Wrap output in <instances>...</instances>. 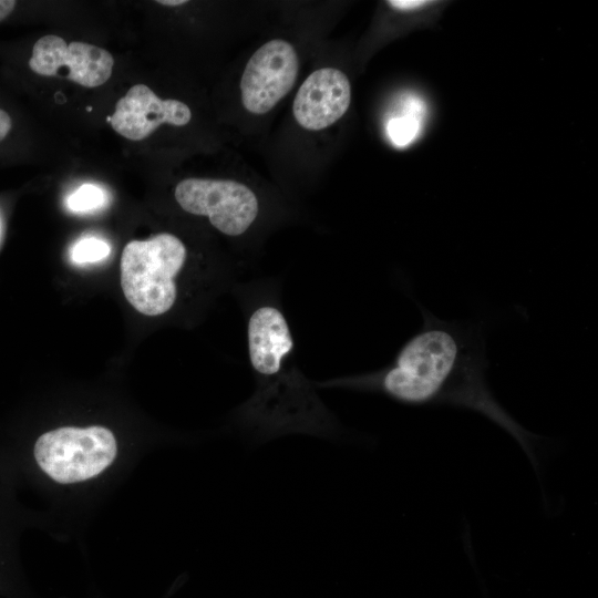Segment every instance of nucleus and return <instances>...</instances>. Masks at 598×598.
Here are the masks:
<instances>
[{
	"instance_id": "nucleus-1",
	"label": "nucleus",
	"mask_w": 598,
	"mask_h": 598,
	"mask_svg": "<svg viewBox=\"0 0 598 598\" xmlns=\"http://www.w3.org/2000/svg\"><path fill=\"white\" fill-rule=\"evenodd\" d=\"M421 311V329L400 348L388 367L330 384L381 393L408 405H450L475 411L514 437L537 468V436L503 408L487 384L482 326L442 320L422 306Z\"/></svg>"
},
{
	"instance_id": "nucleus-2",
	"label": "nucleus",
	"mask_w": 598,
	"mask_h": 598,
	"mask_svg": "<svg viewBox=\"0 0 598 598\" xmlns=\"http://www.w3.org/2000/svg\"><path fill=\"white\" fill-rule=\"evenodd\" d=\"M247 346L256 390L237 417L256 442L289 433L323 437L340 433L336 417L293 365L291 330L278 307L261 305L251 311Z\"/></svg>"
},
{
	"instance_id": "nucleus-3",
	"label": "nucleus",
	"mask_w": 598,
	"mask_h": 598,
	"mask_svg": "<svg viewBox=\"0 0 598 598\" xmlns=\"http://www.w3.org/2000/svg\"><path fill=\"white\" fill-rule=\"evenodd\" d=\"M186 258L184 243L173 234L127 243L121 257V287L126 300L145 316L169 311L177 299L176 278Z\"/></svg>"
},
{
	"instance_id": "nucleus-4",
	"label": "nucleus",
	"mask_w": 598,
	"mask_h": 598,
	"mask_svg": "<svg viewBox=\"0 0 598 598\" xmlns=\"http://www.w3.org/2000/svg\"><path fill=\"white\" fill-rule=\"evenodd\" d=\"M116 453L114 434L101 425L59 427L42 434L34 445L40 468L61 484L99 475L113 463Z\"/></svg>"
},
{
	"instance_id": "nucleus-5",
	"label": "nucleus",
	"mask_w": 598,
	"mask_h": 598,
	"mask_svg": "<svg viewBox=\"0 0 598 598\" xmlns=\"http://www.w3.org/2000/svg\"><path fill=\"white\" fill-rule=\"evenodd\" d=\"M174 196L183 210L208 217L227 236L246 233L259 212L255 193L230 179L186 178L176 185Z\"/></svg>"
},
{
	"instance_id": "nucleus-6",
	"label": "nucleus",
	"mask_w": 598,
	"mask_h": 598,
	"mask_svg": "<svg viewBox=\"0 0 598 598\" xmlns=\"http://www.w3.org/2000/svg\"><path fill=\"white\" fill-rule=\"evenodd\" d=\"M298 71V55L290 43L275 39L261 45L241 76L244 107L252 114L269 112L292 89Z\"/></svg>"
},
{
	"instance_id": "nucleus-7",
	"label": "nucleus",
	"mask_w": 598,
	"mask_h": 598,
	"mask_svg": "<svg viewBox=\"0 0 598 598\" xmlns=\"http://www.w3.org/2000/svg\"><path fill=\"white\" fill-rule=\"evenodd\" d=\"M112 54L80 41L66 43L58 35L40 38L33 45L30 69L43 76H63L84 87H96L111 76Z\"/></svg>"
},
{
	"instance_id": "nucleus-8",
	"label": "nucleus",
	"mask_w": 598,
	"mask_h": 598,
	"mask_svg": "<svg viewBox=\"0 0 598 598\" xmlns=\"http://www.w3.org/2000/svg\"><path fill=\"white\" fill-rule=\"evenodd\" d=\"M192 118L189 107L178 100H162L145 84L133 85L107 116V122L120 135L142 141L161 124L184 126Z\"/></svg>"
},
{
	"instance_id": "nucleus-9",
	"label": "nucleus",
	"mask_w": 598,
	"mask_h": 598,
	"mask_svg": "<svg viewBox=\"0 0 598 598\" xmlns=\"http://www.w3.org/2000/svg\"><path fill=\"white\" fill-rule=\"evenodd\" d=\"M351 102V84L347 75L334 68L312 72L296 94L292 112L306 130L320 131L342 117Z\"/></svg>"
},
{
	"instance_id": "nucleus-10",
	"label": "nucleus",
	"mask_w": 598,
	"mask_h": 598,
	"mask_svg": "<svg viewBox=\"0 0 598 598\" xmlns=\"http://www.w3.org/2000/svg\"><path fill=\"white\" fill-rule=\"evenodd\" d=\"M421 112L416 103H411L409 113L389 120L386 133L394 145L398 147L406 146L416 137L420 130L417 113Z\"/></svg>"
},
{
	"instance_id": "nucleus-11",
	"label": "nucleus",
	"mask_w": 598,
	"mask_h": 598,
	"mask_svg": "<svg viewBox=\"0 0 598 598\" xmlns=\"http://www.w3.org/2000/svg\"><path fill=\"white\" fill-rule=\"evenodd\" d=\"M110 254V246L102 239L86 237L72 248L71 257L76 264H92L103 260Z\"/></svg>"
},
{
	"instance_id": "nucleus-12",
	"label": "nucleus",
	"mask_w": 598,
	"mask_h": 598,
	"mask_svg": "<svg viewBox=\"0 0 598 598\" xmlns=\"http://www.w3.org/2000/svg\"><path fill=\"white\" fill-rule=\"evenodd\" d=\"M104 202L105 196L101 188L85 184L69 196L68 206L73 212L87 213L102 207Z\"/></svg>"
},
{
	"instance_id": "nucleus-13",
	"label": "nucleus",
	"mask_w": 598,
	"mask_h": 598,
	"mask_svg": "<svg viewBox=\"0 0 598 598\" xmlns=\"http://www.w3.org/2000/svg\"><path fill=\"white\" fill-rule=\"evenodd\" d=\"M389 6L398 10H415L433 4V1L427 0H390Z\"/></svg>"
},
{
	"instance_id": "nucleus-14",
	"label": "nucleus",
	"mask_w": 598,
	"mask_h": 598,
	"mask_svg": "<svg viewBox=\"0 0 598 598\" xmlns=\"http://www.w3.org/2000/svg\"><path fill=\"white\" fill-rule=\"evenodd\" d=\"M12 127L10 115L0 109V142L8 135Z\"/></svg>"
},
{
	"instance_id": "nucleus-15",
	"label": "nucleus",
	"mask_w": 598,
	"mask_h": 598,
	"mask_svg": "<svg viewBox=\"0 0 598 598\" xmlns=\"http://www.w3.org/2000/svg\"><path fill=\"white\" fill-rule=\"evenodd\" d=\"M17 2L12 0H0V21L7 18L14 9Z\"/></svg>"
},
{
	"instance_id": "nucleus-16",
	"label": "nucleus",
	"mask_w": 598,
	"mask_h": 598,
	"mask_svg": "<svg viewBox=\"0 0 598 598\" xmlns=\"http://www.w3.org/2000/svg\"><path fill=\"white\" fill-rule=\"evenodd\" d=\"M157 2L161 3V4H164V6L175 7V6L184 4L187 1H185V0H159Z\"/></svg>"
}]
</instances>
